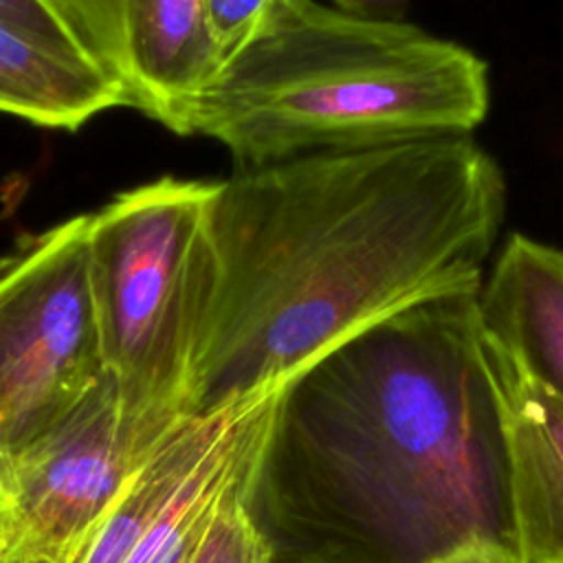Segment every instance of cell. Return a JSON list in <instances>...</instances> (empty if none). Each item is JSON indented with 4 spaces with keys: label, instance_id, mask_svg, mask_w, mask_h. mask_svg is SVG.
I'll return each mask as SVG.
<instances>
[{
    "label": "cell",
    "instance_id": "7",
    "mask_svg": "<svg viewBox=\"0 0 563 563\" xmlns=\"http://www.w3.org/2000/svg\"><path fill=\"white\" fill-rule=\"evenodd\" d=\"M86 57L123 103L189 136L191 112L222 62L202 0H55Z\"/></svg>",
    "mask_w": 563,
    "mask_h": 563
},
{
    "label": "cell",
    "instance_id": "9",
    "mask_svg": "<svg viewBox=\"0 0 563 563\" xmlns=\"http://www.w3.org/2000/svg\"><path fill=\"white\" fill-rule=\"evenodd\" d=\"M486 336L563 398V249L512 233L479 290Z\"/></svg>",
    "mask_w": 563,
    "mask_h": 563
},
{
    "label": "cell",
    "instance_id": "13",
    "mask_svg": "<svg viewBox=\"0 0 563 563\" xmlns=\"http://www.w3.org/2000/svg\"><path fill=\"white\" fill-rule=\"evenodd\" d=\"M277 0H202L205 24L222 66L266 26Z\"/></svg>",
    "mask_w": 563,
    "mask_h": 563
},
{
    "label": "cell",
    "instance_id": "15",
    "mask_svg": "<svg viewBox=\"0 0 563 563\" xmlns=\"http://www.w3.org/2000/svg\"><path fill=\"white\" fill-rule=\"evenodd\" d=\"M330 7L372 20H402L409 0H328Z\"/></svg>",
    "mask_w": 563,
    "mask_h": 563
},
{
    "label": "cell",
    "instance_id": "4",
    "mask_svg": "<svg viewBox=\"0 0 563 563\" xmlns=\"http://www.w3.org/2000/svg\"><path fill=\"white\" fill-rule=\"evenodd\" d=\"M218 180L163 176L117 194L88 222L99 350L125 411L189 413V374L213 288Z\"/></svg>",
    "mask_w": 563,
    "mask_h": 563
},
{
    "label": "cell",
    "instance_id": "10",
    "mask_svg": "<svg viewBox=\"0 0 563 563\" xmlns=\"http://www.w3.org/2000/svg\"><path fill=\"white\" fill-rule=\"evenodd\" d=\"M117 106H125L119 86L88 57L0 20V112L77 130Z\"/></svg>",
    "mask_w": 563,
    "mask_h": 563
},
{
    "label": "cell",
    "instance_id": "2",
    "mask_svg": "<svg viewBox=\"0 0 563 563\" xmlns=\"http://www.w3.org/2000/svg\"><path fill=\"white\" fill-rule=\"evenodd\" d=\"M504 216V174L471 134L238 167L211 211L189 413L279 389L372 323L479 288Z\"/></svg>",
    "mask_w": 563,
    "mask_h": 563
},
{
    "label": "cell",
    "instance_id": "14",
    "mask_svg": "<svg viewBox=\"0 0 563 563\" xmlns=\"http://www.w3.org/2000/svg\"><path fill=\"white\" fill-rule=\"evenodd\" d=\"M0 20L86 57L79 42L66 26L55 0H0Z\"/></svg>",
    "mask_w": 563,
    "mask_h": 563
},
{
    "label": "cell",
    "instance_id": "12",
    "mask_svg": "<svg viewBox=\"0 0 563 563\" xmlns=\"http://www.w3.org/2000/svg\"><path fill=\"white\" fill-rule=\"evenodd\" d=\"M249 460L222 490L205 530L183 563H275L273 548L257 528L244 499Z\"/></svg>",
    "mask_w": 563,
    "mask_h": 563
},
{
    "label": "cell",
    "instance_id": "6",
    "mask_svg": "<svg viewBox=\"0 0 563 563\" xmlns=\"http://www.w3.org/2000/svg\"><path fill=\"white\" fill-rule=\"evenodd\" d=\"M185 416L125 411L103 372L0 477V559L73 563L130 477Z\"/></svg>",
    "mask_w": 563,
    "mask_h": 563
},
{
    "label": "cell",
    "instance_id": "1",
    "mask_svg": "<svg viewBox=\"0 0 563 563\" xmlns=\"http://www.w3.org/2000/svg\"><path fill=\"white\" fill-rule=\"evenodd\" d=\"M479 290L385 317L277 389L244 471L275 563L521 556Z\"/></svg>",
    "mask_w": 563,
    "mask_h": 563
},
{
    "label": "cell",
    "instance_id": "16",
    "mask_svg": "<svg viewBox=\"0 0 563 563\" xmlns=\"http://www.w3.org/2000/svg\"><path fill=\"white\" fill-rule=\"evenodd\" d=\"M438 563H526V561L510 548H504L497 543H475Z\"/></svg>",
    "mask_w": 563,
    "mask_h": 563
},
{
    "label": "cell",
    "instance_id": "8",
    "mask_svg": "<svg viewBox=\"0 0 563 563\" xmlns=\"http://www.w3.org/2000/svg\"><path fill=\"white\" fill-rule=\"evenodd\" d=\"M486 341L499 387L510 510L521 556L526 563H563V398Z\"/></svg>",
    "mask_w": 563,
    "mask_h": 563
},
{
    "label": "cell",
    "instance_id": "11",
    "mask_svg": "<svg viewBox=\"0 0 563 563\" xmlns=\"http://www.w3.org/2000/svg\"><path fill=\"white\" fill-rule=\"evenodd\" d=\"M275 394L260 402L202 460V464L183 484L158 521L141 539L128 563H183L187 559L189 550L205 530L222 490L249 460L264 429Z\"/></svg>",
    "mask_w": 563,
    "mask_h": 563
},
{
    "label": "cell",
    "instance_id": "3",
    "mask_svg": "<svg viewBox=\"0 0 563 563\" xmlns=\"http://www.w3.org/2000/svg\"><path fill=\"white\" fill-rule=\"evenodd\" d=\"M490 106L486 62L405 20L277 0L198 99L189 136L240 167L310 152L468 136Z\"/></svg>",
    "mask_w": 563,
    "mask_h": 563
},
{
    "label": "cell",
    "instance_id": "17",
    "mask_svg": "<svg viewBox=\"0 0 563 563\" xmlns=\"http://www.w3.org/2000/svg\"><path fill=\"white\" fill-rule=\"evenodd\" d=\"M0 563H4V561H2V559H0Z\"/></svg>",
    "mask_w": 563,
    "mask_h": 563
},
{
    "label": "cell",
    "instance_id": "5",
    "mask_svg": "<svg viewBox=\"0 0 563 563\" xmlns=\"http://www.w3.org/2000/svg\"><path fill=\"white\" fill-rule=\"evenodd\" d=\"M88 222L73 216L0 257V477L106 372Z\"/></svg>",
    "mask_w": 563,
    "mask_h": 563
}]
</instances>
